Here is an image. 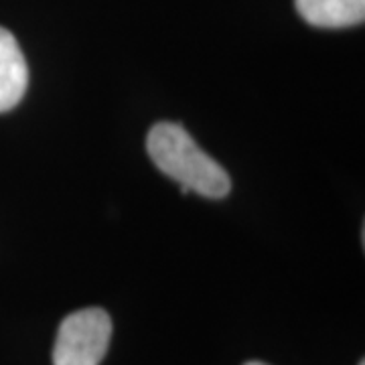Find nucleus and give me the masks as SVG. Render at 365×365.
Wrapping results in <instances>:
<instances>
[{"label":"nucleus","mask_w":365,"mask_h":365,"mask_svg":"<svg viewBox=\"0 0 365 365\" xmlns=\"http://www.w3.org/2000/svg\"><path fill=\"white\" fill-rule=\"evenodd\" d=\"M146 148L158 170L179 182L182 193L193 191L209 199H222L232 191L227 170L201 150L181 124H155L148 132Z\"/></svg>","instance_id":"obj_1"},{"label":"nucleus","mask_w":365,"mask_h":365,"mask_svg":"<svg viewBox=\"0 0 365 365\" xmlns=\"http://www.w3.org/2000/svg\"><path fill=\"white\" fill-rule=\"evenodd\" d=\"M299 14L313 26L343 29L364 23L365 0H294Z\"/></svg>","instance_id":"obj_4"},{"label":"nucleus","mask_w":365,"mask_h":365,"mask_svg":"<svg viewBox=\"0 0 365 365\" xmlns=\"http://www.w3.org/2000/svg\"><path fill=\"white\" fill-rule=\"evenodd\" d=\"M359 365H365V364H364V361H361V364H359Z\"/></svg>","instance_id":"obj_6"},{"label":"nucleus","mask_w":365,"mask_h":365,"mask_svg":"<svg viewBox=\"0 0 365 365\" xmlns=\"http://www.w3.org/2000/svg\"><path fill=\"white\" fill-rule=\"evenodd\" d=\"M112 337V321L104 309H83L63 319L59 327L53 365H100Z\"/></svg>","instance_id":"obj_2"},{"label":"nucleus","mask_w":365,"mask_h":365,"mask_svg":"<svg viewBox=\"0 0 365 365\" xmlns=\"http://www.w3.org/2000/svg\"><path fill=\"white\" fill-rule=\"evenodd\" d=\"M246 365H266V364H262V361H248Z\"/></svg>","instance_id":"obj_5"},{"label":"nucleus","mask_w":365,"mask_h":365,"mask_svg":"<svg viewBox=\"0 0 365 365\" xmlns=\"http://www.w3.org/2000/svg\"><path fill=\"white\" fill-rule=\"evenodd\" d=\"M29 86L25 55L11 31L0 26V112H9L19 104Z\"/></svg>","instance_id":"obj_3"}]
</instances>
